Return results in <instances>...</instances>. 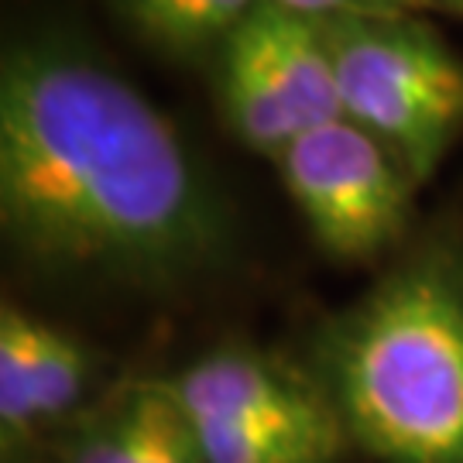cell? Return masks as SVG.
<instances>
[{"mask_svg": "<svg viewBox=\"0 0 463 463\" xmlns=\"http://www.w3.org/2000/svg\"><path fill=\"white\" fill-rule=\"evenodd\" d=\"M0 227L42 275L145 292L206 275L233 237L175 124L59 42L14 45L0 66Z\"/></svg>", "mask_w": 463, "mask_h": 463, "instance_id": "obj_1", "label": "cell"}, {"mask_svg": "<svg viewBox=\"0 0 463 463\" xmlns=\"http://www.w3.org/2000/svg\"><path fill=\"white\" fill-rule=\"evenodd\" d=\"M302 364L374 463H463L460 220H436L326 316Z\"/></svg>", "mask_w": 463, "mask_h": 463, "instance_id": "obj_2", "label": "cell"}, {"mask_svg": "<svg viewBox=\"0 0 463 463\" xmlns=\"http://www.w3.org/2000/svg\"><path fill=\"white\" fill-rule=\"evenodd\" d=\"M206 463H340L350 447L306 364L223 340L168 374Z\"/></svg>", "mask_w": 463, "mask_h": 463, "instance_id": "obj_3", "label": "cell"}, {"mask_svg": "<svg viewBox=\"0 0 463 463\" xmlns=\"http://www.w3.org/2000/svg\"><path fill=\"white\" fill-rule=\"evenodd\" d=\"M323 28L344 117L426 183L463 134V62L426 21L330 17Z\"/></svg>", "mask_w": 463, "mask_h": 463, "instance_id": "obj_4", "label": "cell"}, {"mask_svg": "<svg viewBox=\"0 0 463 463\" xmlns=\"http://www.w3.org/2000/svg\"><path fill=\"white\" fill-rule=\"evenodd\" d=\"M313 241L336 261L367 265L405 248L415 179L381 137L347 117L319 124L275 158Z\"/></svg>", "mask_w": 463, "mask_h": 463, "instance_id": "obj_5", "label": "cell"}, {"mask_svg": "<svg viewBox=\"0 0 463 463\" xmlns=\"http://www.w3.org/2000/svg\"><path fill=\"white\" fill-rule=\"evenodd\" d=\"M216 55L223 120L254 155L275 162L296 137L344 117L330 49L313 17L261 0Z\"/></svg>", "mask_w": 463, "mask_h": 463, "instance_id": "obj_6", "label": "cell"}, {"mask_svg": "<svg viewBox=\"0 0 463 463\" xmlns=\"http://www.w3.org/2000/svg\"><path fill=\"white\" fill-rule=\"evenodd\" d=\"M99 361L76 333L28 313L0 309V457L32 463L103 395Z\"/></svg>", "mask_w": 463, "mask_h": 463, "instance_id": "obj_7", "label": "cell"}, {"mask_svg": "<svg viewBox=\"0 0 463 463\" xmlns=\"http://www.w3.org/2000/svg\"><path fill=\"white\" fill-rule=\"evenodd\" d=\"M52 463H206L165 378L110 384L49 447Z\"/></svg>", "mask_w": 463, "mask_h": 463, "instance_id": "obj_8", "label": "cell"}, {"mask_svg": "<svg viewBox=\"0 0 463 463\" xmlns=\"http://www.w3.org/2000/svg\"><path fill=\"white\" fill-rule=\"evenodd\" d=\"M261 0H183L175 28L168 34L165 52L172 55H203L210 49H220L223 38L258 7Z\"/></svg>", "mask_w": 463, "mask_h": 463, "instance_id": "obj_9", "label": "cell"}, {"mask_svg": "<svg viewBox=\"0 0 463 463\" xmlns=\"http://www.w3.org/2000/svg\"><path fill=\"white\" fill-rule=\"evenodd\" d=\"M271 4L313 21H330V17H409L432 11L436 0H271Z\"/></svg>", "mask_w": 463, "mask_h": 463, "instance_id": "obj_10", "label": "cell"}, {"mask_svg": "<svg viewBox=\"0 0 463 463\" xmlns=\"http://www.w3.org/2000/svg\"><path fill=\"white\" fill-rule=\"evenodd\" d=\"M114 7L148 38L151 45L165 49L183 0H114Z\"/></svg>", "mask_w": 463, "mask_h": 463, "instance_id": "obj_11", "label": "cell"}, {"mask_svg": "<svg viewBox=\"0 0 463 463\" xmlns=\"http://www.w3.org/2000/svg\"><path fill=\"white\" fill-rule=\"evenodd\" d=\"M432 11H447V14L463 17V0H436V4H432Z\"/></svg>", "mask_w": 463, "mask_h": 463, "instance_id": "obj_12", "label": "cell"}]
</instances>
